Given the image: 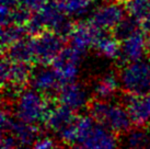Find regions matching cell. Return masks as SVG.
<instances>
[{
  "instance_id": "cell-19",
  "label": "cell",
  "mask_w": 150,
  "mask_h": 149,
  "mask_svg": "<svg viewBox=\"0 0 150 149\" xmlns=\"http://www.w3.org/2000/svg\"><path fill=\"white\" fill-rule=\"evenodd\" d=\"M7 57L13 62L31 64L35 60L33 40L32 38H22L13 43L7 48Z\"/></svg>"
},
{
  "instance_id": "cell-18",
  "label": "cell",
  "mask_w": 150,
  "mask_h": 149,
  "mask_svg": "<svg viewBox=\"0 0 150 149\" xmlns=\"http://www.w3.org/2000/svg\"><path fill=\"white\" fill-rule=\"evenodd\" d=\"M106 32L108 31H101L99 33L93 48L102 57L108 58V59L120 58V54H121V44L118 43L120 40L114 34L112 35Z\"/></svg>"
},
{
  "instance_id": "cell-23",
  "label": "cell",
  "mask_w": 150,
  "mask_h": 149,
  "mask_svg": "<svg viewBox=\"0 0 150 149\" xmlns=\"http://www.w3.org/2000/svg\"><path fill=\"white\" fill-rule=\"evenodd\" d=\"M125 8L130 17L142 22L150 14V0H127Z\"/></svg>"
},
{
  "instance_id": "cell-2",
  "label": "cell",
  "mask_w": 150,
  "mask_h": 149,
  "mask_svg": "<svg viewBox=\"0 0 150 149\" xmlns=\"http://www.w3.org/2000/svg\"><path fill=\"white\" fill-rule=\"evenodd\" d=\"M67 14L60 7V4L54 1H47L42 8L35 11L34 16L26 24L29 33L36 35L43 31H54L63 37L69 36L72 24L67 19Z\"/></svg>"
},
{
  "instance_id": "cell-21",
  "label": "cell",
  "mask_w": 150,
  "mask_h": 149,
  "mask_svg": "<svg viewBox=\"0 0 150 149\" xmlns=\"http://www.w3.org/2000/svg\"><path fill=\"white\" fill-rule=\"evenodd\" d=\"M70 17H81L91 10L94 0H56Z\"/></svg>"
},
{
  "instance_id": "cell-13",
  "label": "cell",
  "mask_w": 150,
  "mask_h": 149,
  "mask_svg": "<svg viewBox=\"0 0 150 149\" xmlns=\"http://www.w3.org/2000/svg\"><path fill=\"white\" fill-rule=\"evenodd\" d=\"M123 105L128 112L134 126L145 127L150 124V93L149 94L125 93Z\"/></svg>"
},
{
  "instance_id": "cell-20",
  "label": "cell",
  "mask_w": 150,
  "mask_h": 149,
  "mask_svg": "<svg viewBox=\"0 0 150 149\" xmlns=\"http://www.w3.org/2000/svg\"><path fill=\"white\" fill-rule=\"evenodd\" d=\"M150 145V134L144 127L130 128L123 134L122 147L123 149H145Z\"/></svg>"
},
{
  "instance_id": "cell-4",
  "label": "cell",
  "mask_w": 150,
  "mask_h": 149,
  "mask_svg": "<svg viewBox=\"0 0 150 149\" xmlns=\"http://www.w3.org/2000/svg\"><path fill=\"white\" fill-rule=\"evenodd\" d=\"M50 110L48 98L35 89H26L19 92L14 105V115L28 124H44Z\"/></svg>"
},
{
  "instance_id": "cell-1",
  "label": "cell",
  "mask_w": 150,
  "mask_h": 149,
  "mask_svg": "<svg viewBox=\"0 0 150 149\" xmlns=\"http://www.w3.org/2000/svg\"><path fill=\"white\" fill-rule=\"evenodd\" d=\"M76 126L78 132L77 144L88 149H120L121 144L116 133L96 122L90 114L77 116Z\"/></svg>"
},
{
  "instance_id": "cell-10",
  "label": "cell",
  "mask_w": 150,
  "mask_h": 149,
  "mask_svg": "<svg viewBox=\"0 0 150 149\" xmlns=\"http://www.w3.org/2000/svg\"><path fill=\"white\" fill-rule=\"evenodd\" d=\"M125 9L117 2L110 1L94 8L89 22L99 31L114 30L125 18Z\"/></svg>"
},
{
  "instance_id": "cell-17",
  "label": "cell",
  "mask_w": 150,
  "mask_h": 149,
  "mask_svg": "<svg viewBox=\"0 0 150 149\" xmlns=\"http://www.w3.org/2000/svg\"><path fill=\"white\" fill-rule=\"evenodd\" d=\"M120 87V77L114 72H108L98 78L92 87V93L96 99L110 101L117 93Z\"/></svg>"
},
{
  "instance_id": "cell-28",
  "label": "cell",
  "mask_w": 150,
  "mask_h": 149,
  "mask_svg": "<svg viewBox=\"0 0 150 149\" xmlns=\"http://www.w3.org/2000/svg\"><path fill=\"white\" fill-rule=\"evenodd\" d=\"M69 149H88L84 146L80 145V144H74V145L69 146Z\"/></svg>"
},
{
  "instance_id": "cell-6",
  "label": "cell",
  "mask_w": 150,
  "mask_h": 149,
  "mask_svg": "<svg viewBox=\"0 0 150 149\" xmlns=\"http://www.w3.org/2000/svg\"><path fill=\"white\" fill-rule=\"evenodd\" d=\"M33 40L35 62L41 65L53 64L59 53L63 50V36L54 31L46 30L36 34Z\"/></svg>"
},
{
  "instance_id": "cell-5",
  "label": "cell",
  "mask_w": 150,
  "mask_h": 149,
  "mask_svg": "<svg viewBox=\"0 0 150 149\" xmlns=\"http://www.w3.org/2000/svg\"><path fill=\"white\" fill-rule=\"evenodd\" d=\"M122 90L128 94H149L150 93V59L125 64L118 74Z\"/></svg>"
},
{
  "instance_id": "cell-25",
  "label": "cell",
  "mask_w": 150,
  "mask_h": 149,
  "mask_svg": "<svg viewBox=\"0 0 150 149\" xmlns=\"http://www.w3.org/2000/svg\"><path fill=\"white\" fill-rule=\"evenodd\" d=\"M31 149H57V143L50 136L38 137Z\"/></svg>"
},
{
  "instance_id": "cell-24",
  "label": "cell",
  "mask_w": 150,
  "mask_h": 149,
  "mask_svg": "<svg viewBox=\"0 0 150 149\" xmlns=\"http://www.w3.org/2000/svg\"><path fill=\"white\" fill-rule=\"evenodd\" d=\"M139 24H140L139 21L129 16V17H127V18H124V19L117 24L116 28L113 30V32H114V35H115L118 40L122 41L123 38H125L126 36H128V35H130L132 33H134L135 31H137L138 29H140V28H139Z\"/></svg>"
},
{
  "instance_id": "cell-3",
  "label": "cell",
  "mask_w": 150,
  "mask_h": 149,
  "mask_svg": "<svg viewBox=\"0 0 150 149\" xmlns=\"http://www.w3.org/2000/svg\"><path fill=\"white\" fill-rule=\"evenodd\" d=\"M88 112L96 122L106 126L117 135L124 134L133 126L125 106L112 101L92 100L88 105Z\"/></svg>"
},
{
  "instance_id": "cell-11",
  "label": "cell",
  "mask_w": 150,
  "mask_h": 149,
  "mask_svg": "<svg viewBox=\"0 0 150 149\" xmlns=\"http://www.w3.org/2000/svg\"><path fill=\"white\" fill-rule=\"evenodd\" d=\"M30 86L45 96L50 98L53 95H57L62 87V82L53 66L41 65L36 69L32 70Z\"/></svg>"
},
{
  "instance_id": "cell-32",
  "label": "cell",
  "mask_w": 150,
  "mask_h": 149,
  "mask_svg": "<svg viewBox=\"0 0 150 149\" xmlns=\"http://www.w3.org/2000/svg\"><path fill=\"white\" fill-rule=\"evenodd\" d=\"M149 134H150V132H149Z\"/></svg>"
},
{
  "instance_id": "cell-27",
  "label": "cell",
  "mask_w": 150,
  "mask_h": 149,
  "mask_svg": "<svg viewBox=\"0 0 150 149\" xmlns=\"http://www.w3.org/2000/svg\"><path fill=\"white\" fill-rule=\"evenodd\" d=\"M1 149H25V147L11 135V134H2L1 138Z\"/></svg>"
},
{
  "instance_id": "cell-8",
  "label": "cell",
  "mask_w": 150,
  "mask_h": 149,
  "mask_svg": "<svg viewBox=\"0 0 150 149\" xmlns=\"http://www.w3.org/2000/svg\"><path fill=\"white\" fill-rule=\"evenodd\" d=\"M83 53L76 50L75 47H64L63 50L56 57L52 66L58 76L62 86L69 82H74L79 74L80 64Z\"/></svg>"
},
{
  "instance_id": "cell-14",
  "label": "cell",
  "mask_w": 150,
  "mask_h": 149,
  "mask_svg": "<svg viewBox=\"0 0 150 149\" xmlns=\"http://www.w3.org/2000/svg\"><path fill=\"white\" fill-rule=\"evenodd\" d=\"M148 48V37L145 36V33L142 29H138L122 40L120 59H122L125 64L142 59L146 56Z\"/></svg>"
},
{
  "instance_id": "cell-7",
  "label": "cell",
  "mask_w": 150,
  "mask_h": 149,
  "mask_svg": "<svg viewBox=\"0 0 150 149\" xmlns=\"http://www.w3.org/2000/svg\"><path fill=\"white\" fill-rule=\"evenodd\" d=\"M1 131L2 134H11L23 147H32L38 137V128L36 125L28 124L2 108L1 111Z\"/></svg>"
},
{
  "instance_id": "cell-29",
  "label": "cell",
  "mask_w": 150,
  "mask_h": 149,
  "mask_svg": "<svg viewBox=\"0 0 150 149\" xmlns=\"http://www.w3.org/2000/svg\"><path fill=\"white\" fill-rule=\"evenodd\" d=\"M148 45H149V48H150V35L148 36Z\"/></svg>"
},
{
  "instance_id": "cell-9",
  "label": "cell",
  "mask_w": 150,
  "mask_h": 149,
  "mask_svg": "<svg viewBox=\"0 0 150 149\" xmlns=\"http://www.w3.org/2000/svg\"><path fill=\"white\" fill-rule=\"evenodd\" d=\"M32 69L30 64L13 62L8 57H4L1 62V84L2 89H20L30 83Z\"/></svg>"
},
{
  "instance_id": "cell-12",
  "label": "cell",
  "mask_w": 150,
  "mask_h": 149,
  "mask_svg": "<svg viewBox=\"0 0 150 149\" xmlns=\"http://www.w3.org/2000/svg\"><path fill=\"white\" fill-rule=\"evenodd\" d=\"M56 98L59 104H63L76 113L81 111L90 103L87 88L77 81L62 86Z\"/></svg>"
},
{
  "instance_id": "cell-30",
  "label": "cell",
  "mask_w": 150,
  "mask_h": 149,
  "mask_svg": "<svg viewBox=\"0 0 150 149\" xmlns=\"http://www.w3.org/2000/svg\"><path fill=\"white\" fill-rule=\"evenodd\" d=\"M106 2H110V1H116V0H105Z\"/></svg>"
},
{
  "instance_id": "cell-15",
  "label": "cell",
  "mask_w": 150,
  "mask_h": 149,
  "mask_svg": "<svg viewBox=\"0 0 150 149\" xmlns=\"http://www.w3.org/2000/svg\"><path fill=\"white\" fill-rule=\"evenodd\" d=\"M101 31L96 30L90 22H80L74 25L69 34L70 46L86 54L89 48H92L96 44V37Z\"/></svg>"
},
{
  "instance_id": "cell-31",
  "label": "cell",
  "mask_w": 150,
  "mask_h": 149,
  "mask_svg": "<svg viewBox=\"0 0 150 149\" xmlns=\"http://www.w3.org/2000/svg\"><path fill=\"white\" fill-rule=\"evenodd\" d=\"M145 149H150V145H149V146H147V147H146Z\"/></svg>"
},
{
  "instance_id": "cell-26",
  "label": "cell",
  "mask_w": 150,
  "mask_h": 149,
  "mask_svg": "<svg viewBox=\"0 0 150 149\" xmlns=\"http://www.w3.org/2000/svg\"><path fill=\"white\" fill-rule=\"evenodd\" d=\"M19 7L26 9L28 11H38L47 2V0H16Z\"/></svg>"
},
{
  "instance_id": "cell-16",
  "label": "cell",
  "mask_w": 150,
  "mask_h": 149,
  "mask_svg": "<svg viewBox=\"0 0 150 149\" xmlns=\"http://www.w3.org/2000/svg\"><path fill=\"white\" fill-rule=\"evenodd\" d=\"M76 112L68 109L63 104H57L50 108L44 122L46 128L54 134H59L65 127L71 124L76 120Z\"/></svg>"
},
{
  "instance_id": "cell-22",
  "label": "cell",
  "mask_w": 150,
  "mask_h": 149,
  "mask_svg": "<svg viewBox=\"0 0 150 149\" xmlns=\"http://www.w3.org/2000/svg\"><path fill=\"white\" fill-rule=\"evenodd\" d=\"M26 33H29V31H28V28H25V25H4V29H2V35H1L2 48L7 50L9 46L12 45L13 43L24 38Z\"/></svg>"
}]
</instances>
